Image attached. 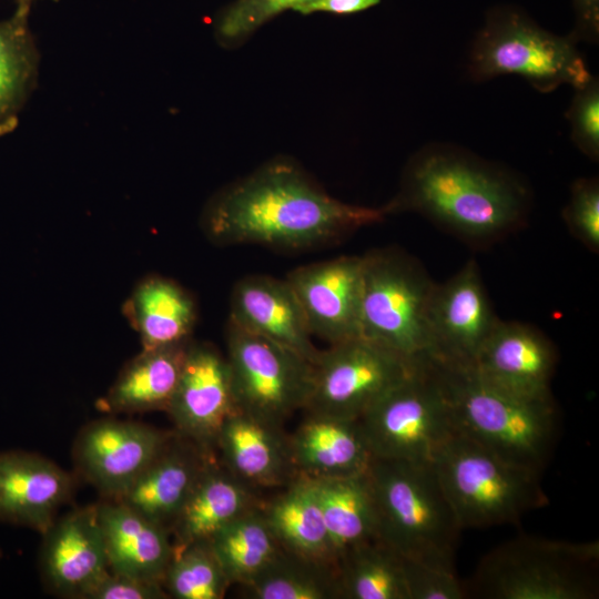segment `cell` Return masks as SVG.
Wrapping results in <instances>:
<instances>
[{"instance_id":"6da1fadb","label":"cell","mask_w":599,"mask_h":599,"mask_svg":"<svg viewBox=\"0 0 599 599\" xmlns=\"http://www.w3.org/2000/svg\"><path fill=\"white\" fill-rule=\"evenodd\" d=\"M392 213L329 195L296 162L275 158L206 203L201 227L219 245L302 250L334 242Z\"/></svg>"},{"instance_id":"7a4b0ae2","label":"cell","mask_w":599,"mask_h":599,"mask_svg":"<svg viewBox=\"0 0 599 599\" xmlns=\"http://www.w3.org/2000/svg\"><path fill=\"white\" fill-rule=\"evenodd\" d=\"M528 194L512 175L460 149L428 145L407 163L392 212L415 210L470 238L501 235L524 220Z\"/></svg>"},{"instance_id":"3957f363","label":"cell","mask_w":599,"mask_h":599,"mask_svg":"<svg viewBox=\"0 0 599 599\" xmlns=\"http://www.w3.org/2000/svg\"><path fill=\"white\" fill-rule=\"evenodd\" d=\"M377 538L400 557L455 571L463 530L432 463L373 457Z\"/></svg>"},{"instance_id":"277c9868","label":"cell","mask_w":599,"mask_h":599,"mask_svg":"<svg viewBox=\"0 0 599 599\" xmlns=\"http://www.w3.org/2000/svg\"><path fill=\"white\" fill-rule=\"evenodd\" d=\"M433 364L444 384L455 429L506 461L541 476L559 438L554 400H528L499 390L470 367Z\"/></svg>"},{"instance_id":"5b68a950","label":"cell","mask_w":599,"mask_h":599,"mask_svg":"<svg viewBox=\"0 0 599 599\" xmlns=\"http://www.w3.org/2000/svg\"><path fill=\"white\" fill-rule=\"evenodd\" d=\"M598 564V540L522 535L483 556L464 587L466 597L485 599H595Z\"/></svg>"},{"instance_id":"8992f818","label":"cell","mask_w":599,"mask_h":599,"mask_svg":"<svg viewBox=\"0 0 599 599\" xmlns=\"http://www.w3.org/2000/svg\"><path fill=\"white\" fill-rule=\"evenodd\" d=\"M432 464L463 529L516 524L549 502L540 475L506 461L456 429Z\"/></svg>"},{"instance_id":"52a82bcc","label":"cell","mask_w":599,"mask_h":599,"mask_svg":"<svg viewBox=\"0 0 599 599\" xmlns=\"http://www.w3.org/2000/svg\"><path fill=\"white\" fill-rule=\"evenodd\" d=\"M572 34L551 33L515 9L491 11L473 41L468 74L474 81L518 75L541 93L564 84L585 87L593 77Z\"/></svg>"},{"instance_id":"ba28073f","label":"cell","mask_w":599,"mask_h":599,"mask_svg":"<svg viewBox=\"0 0 599 599\" xmlns=\"http://www.w3.org/2000/svg\"><path fill=\"white\" fill-rule=\"evenodd\" d=\"M435 283L395 248L363 255L361 336L410 361L428 358L427 308Z\"/></svg>"},{"instance_id":"9c48e42d","label":"cell","mask_w":599,"mask_h":599,"mask_svg":"<svg viewBox=\"0 0 599 599\" xmlns=\"http://www.w3.org/2000/svg\"><path fill=\"white\" fill-rule=\"evenodd\" d=\"M373 457L427 461L455 430L436 366L416 361L410 373L358 419Z\"/></svg>"},{"instance_id":"30bf717a","label":"cell","mask_w":599,"mask_h":599,"mask_svg":"<svg viewBox=\"0 0 599 599\" xmlns=\"http://www.w3.org/2000/svg\"><path fill=\"white\" fill-rule=\"evenodd\" d=\"M225 339L237 409L283 427L306 407L313 384L311 361L231 319Z\"/></svg>"},{"instance_id":"8fae6325","label":"cell","mask_w":599,"mask_h":599,"mask_svg":"<svg viewBox=\"0 0 599 599\" xmlns=\"http://www.w3.org/2000/svg\"><path fill=\"white\" fill-rule=\"evenodd\" d=\"M415 363L363 336L331 344L313 363L312 390L304 409L359 419Z\"/></svg>"},{"instance_id":"7c38bea8","label":"cell","mask_w":599,"mask_h":599,"mask_svg":"<svg viewBox=\"0 0 599 599\" xmlns=\"http://www.w3.org/2000/svg\"><path fill=\"white\" fill-rule=\"evenodd\" d=\"M498 321L478 266L469 261L433 287L426 319L428 359L447 367H471Z\"/></svg>"},{"instance_id":"4fadbf2b","label":"cell","mask_w":599,"mask_h":599,"mask_svg":"<svg viewBox=\"0 0 599 599\" xmlns=\"http://www.w3.org/2000/svg\"><path fill=\"white\" fill-rule=\"evenodd\" d=\"M173 433L138 422L98 419L78 434L74 465L104 499H119Z\"/></svg>"},{"instance_id":"5bb4252c","label":"cell","mask_w":599,"mask_h":599,"mask_svg":"<svg viewBox=\"0 0 599 599\" xmlns=\"http://www.w3.org/2000/svg\"><path fill=\"white\" fill-rule=\"evenodd\" d=\"M236 409L225 355L212 344L190 341L166 408L175 432L213 454L223 423Z\"/></svg>"},{"instance_id":"9a60e30c","label":"cell","mask_w":599,"mask_h":599,"mask_svg":"<svg viewBox=\"0 0 599 599\" xmlns=\"http://www.w3.org/2000/svg\"><path fill=\"white\" fill-rule=\"evenodd\" d=\"M363 255L296 267L291 285L313 336L335 344L361 336Z\"/></svg>"},{"instance_id":"2e32d148","label":"cell","mask_w":599,"mask_h":599,"mask_svg":"<svg viewBox=\"0 0 599 599\" xmlns=\"http://www.w3.org/2000/svg\"><path fill=\"white\" fill-rule=\"evenodd\" d=\"M556 363V349L540 331L499 319L470 368L484 383L505 393L528 400H552Z\"/></svg>"},{"instance_id":"e0dca14e","label":"cell","mask_w":599,"mask_h":599,"mask_svg":"<svg viewBox=\"0 0 599 599\" xmlns=\"http://www.w3.org/2000/svg\"><path fill=\"white\" fill-rule=\"evenodd\" d=\"M42 535L40 572L54 595L83 599L110 571L95 505L55 518Z\"/></svg>"},{"instance_id":"ac0fdd59","label":"cell","mask_w":599,"mask_h":599,"mask_svg":"<svg viewBox=\"0 0 599 599\" xmlns=\"http://www.w3.org/2000/svg\"><path fill=\"white\" fill-rule=\"evenodd\" d=\"M73 488L71 474L45 457L22 450L0 451V521L43 534Z\"/></svg>"},{"instance_id":"d6986e66","label":"cell","mask_w":599,"mask_h":599,"mask_svg":"<svg viewBox=\"0 0 599 599\" xmlns=\"http://www.w3.org/2000/svg\"><path fill=\"white\" fill-rule=\"evenodd\" d=\"M214 454L175 430L120 500L169 531Z\"/></svg>"},{"instance_id":"ffe728a7","label":"cell","mask_w":599,"mask_h":599,"mask_svg":"<svg viewBox=\"0 0 599 599\" xmlns=\"http://www.w3.org/2000/svg\"><path fill=\"white\" fill-rule=\"evenodd\" d=\"M229 319L276 342L314 363L321 349L313 343L300 303L286 280L248 275L237 281L231 294Z\"/></svg>"},{"instance_id":"44dd1931","label":"cell","mask_w":599,"mask_h":599,"mask_svg":"<svg viewBox=\"0 0 599 599\" xmlns=\"http://www.w3.org/2000/svg\"><path fill=\"white\" fill-rule=\"evenodd\" d=\"M215 448L221 464L252 489L284 487L296 476L283 427L241 409L223 423Z\"/></svg>"},{"instance_id":"7402d4cb","label":"cell","mask_w":599,"mask_h":599,"mask_svg":"<svg viewBox=\"0 0 599 599\" xmlns=\"http://www.w3.org/2000/svg\"><path fill=\"white\" fill-rule=\"evenodd\" d=\"M287 440L294 470L305 477L362 474L373 459L358 419L307 412Z\"/></svg>"},{"instance_id":"603a6c76","label":"cell","mask_w":599,"mask_h":599,"mask_svg":"<svg viewBox=\"0 0 599 599\" xmlns=\"http://www.w3.org/2000/svg\"><path fill=\"white\" fill-rule=\"evenodd\" d=\"M95 507L110 571L162 583L173 555L170 531L120 500Z\"/></svg>"},{"instance_id":"cb8c5ba5","label":"cell","mask_w":599,"mask_h":599,"mask_svg":"<svg viewBox=\"0 0 599 599\" xmlns=\"http://www.w3.org/2000/svg\"><path fill=\"white\" fill-rule=\"evenodd\" d=\"M262 501L254 489L214 458L202 471L173 521V548L207 542L221 528Z\"/></svg>"},{"instance_id":"d4e9b609","label":"cell","mask_w":599,"mask_h":599,"mask_svg":"<svg viewBox=\"0 0 599 599\" xmlns=\"http://www.w3.org/2000/svg\"><path fill=\"white\" fill-rule=\"evenodd\" d=\"M123 312L143 348L190 341L197 316L192 295L175 281L162 276L141 281L126 300Z\"/></svg>"},{"instance_id":"484cf974","label":"cell","mask_w":599,"mask_h":599,"mask_svg":"<svg viewBox=\"0 0 599 599\" xmlns=\"http://www.w3.org/2000/svg\"><path fill=\"white\" fill-rule=\"evenodd\" d=\"M307 478L318 500L336 560L349 548L377 538L376 508L367 471Z\"/></svg>"},{"instance_id":"4316f807","label":"cell","mask_w":599,"mask_h":599,"mask_svg":"<svg viewBox=\"0 0 599 599\" xmlns=\"http://www.w3.org/2000/svg\"><path fill=\"white\" fill-rule=\"evenodd\" d=\"M190 341L143 348L122 368L110 388L105 398L108 409L113 413L166 410Z\"/></svg>"},{"instance_id":"83f0119b","label":"cell","mask_w":599,"mask_h":599,"mask_svg":"<svg viewBox=\"0 0 599 599\" xmlns=\"http://www.w3.org/2000/svg\"><path fill=\"white\" fill-rule=\"evenodd\" d=\"M283 488L277 496L262 502L263 514L282 548L337 565L309 479L296 475Z\"/></svg>"},{"instance_id":"f1b7e54d","label":"cell","mask_w":599,"mask_h":599,"mask_svg":"<svg viewBox=\"0 0 599 599\" xmlns=\"http://www.w3.org/2000/svg\"><path fill=\"white\" fill-rule=\"evenodd\" d=\"M28 8L0 20V136L11 133L37 87L40 53L29 27Z\"/></svg>"},{"instance_id":"f546056e","label":"cell","mask_w":599,"mask_h":599,"mask_svg":"<svg viewBox=\"0 0 599 599\" xmlns=\"http://www.w3.org/2000/svg\"><path fill=\"white\" fill-rule=\"evenodd\" d=\"M242 587L253 599H342L337 565L284 548Z\"/></svg>"},{"instance_id":"4dcf8cb0","label":"cell","mask_w":599,"mask_h":599,"mask_svg":"<svg viewBox=\"0 0 599 599\" xmlns=\"http://www.w3.org/2000/svg\"><path fill=\"white\" fill-rule=\"evenodd\" d=\"M207 542L231 585L241 586L248 583L282 549L262 504L230 521Z\"/></svg>"},{"instance_id":"1f68e13d","label":"cell","mask_w":599,"mask_h":599,"mask_svg":"<svg viewBox=\"0 0 599 599\" xmlns=\"http://www.w3.org/2000/svg\"><path fill=\"white\" fill-rule=\"evenodd\" d=\"M337 569L342 599H409L403 557L378 538L342 554Z\"/></svg>"},{"instance_id":"d6a6232c","label":"cell","mask_w":599,"mask_h":599,"mask_svg":"<svg viewBox=\"0 0 599 599\" xmlns=\"http://www.w3.org/2000/svg\"><path fill=\"white\" fill-rule=\"evenodd\" d=\"M162 585L175 599H222L231 586L209 542L173 548Z\"/></svg>"},{"instance_id":"836d02e7","label":"cell","mask_w":599,"mask_h":599,"mask_svg":"<svg viewBox=\"0 0 599 599\" xmlns=\"http://www.w3.org/2000/svg\"><path fill=\"white\" fill-rule=\"evenodd\" d=\"M308 1L312 0H234L215 18V39L225 49L237 48L278 14Z\"/></svg>"},{"instance_id":"e575fe53","label":"cell","mask_w":599,"mask_h":599,"mask_svg":"<svg viewBox=\"0 0 599 599\" xmlns=\"http://www.w3.org/2000/svg\"><path fill=\"white\" fill-rule=\"evenodd\" d=\"M575 95L566 116L571 128V140L586 156L599 158V81L597 77L582 88L575 89Z\"/></svg>"},{"instance_id":"d590c367","label":"cell","mask_w":599,"mask_h":599,"mask_svg":"<svg viewBox=\"0 0 599 599\" xmlns=\"http://www.w3.org/2000/svg\"><path fill=\"white\" fill-rule=\"evenodd\" d=\"M568 229L587 247L599 248V183L595 177L573 182L564 210Z\"/></svg>"},{"instance_id":"8d00e7d4","label":"cell","mask_w":599,"mask_h":599,"mask_svg":"<svg viewBox=\"0 0 599 599\" xmlns=\"http://www.w3.org/2000/svg\"><path fill=\"white\" fill-rule=\"evenodd\" d=\"M409 599H464L466 591L456 571L403 558Z\"/></svg>"},{"instance_id":"74e56055","label":"cell","mask_w":599,"mask_h":599,"mask_svg":"<svg viewBox=\"0 0 599 599\" xmlns=\"http://www.w3.org/2000/svg\"><path fill=\"white\" fill-rule=\"evenodd\" d=\"M159 581L109 571L83 597V599H164L167 598Z\"/></svg>"},{"instance_id":"f35d334b","label":"cell","mask_w":599,"mask_h":599,"mask_svg":"<svg viewBox=\"0 0 599 599\" xmlns=\"http://www.w3.org/2000/svg\"><path fill=\"white\" fill-rule=\"evenodd\" d=\"M379 3L380 0H312L295 7L293 11L302 16L316 12L349 16L372 9Z\"/></svg>"},{"instance_id":"ab89813d","label":"cell","mask_w":599,"mask_h":599,"mask_svg":"<svg viewBox=\"0 0 599 599\" xmlns=\"http://www.w3.org/2000/svg\"><path fill=\"white\" fill-rule=\"evenodd\" d=\"M576 13V29L572 37L597 43L599 39V0H572Z\"/></svg>"},{"instance_id":"60d3db41","label":"cell","mask_w":599,"mask_h":599,"mask_svg":"<svg viewBox=\"0 0 599 599\" xmlns=\"http://www.w3.org/2000/svg\"><path fill=\"white\" fill-rule=\"evenodd\" d=\"M35 0H16V3H17V7L18 8H28L30 9L32 2H34ZM52 1H59V0H52Z\"/></svg>"}]
</instances>
